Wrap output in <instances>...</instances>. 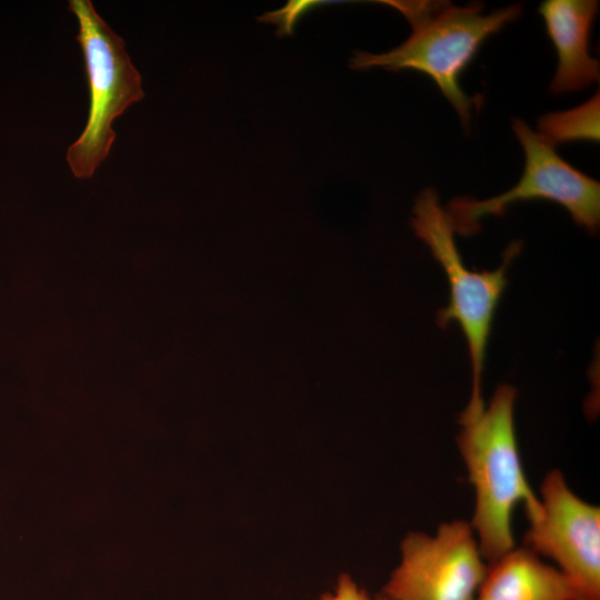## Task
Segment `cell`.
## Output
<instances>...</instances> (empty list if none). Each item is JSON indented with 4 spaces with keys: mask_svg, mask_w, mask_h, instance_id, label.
Masks as SVG:
<instances>
[{
    "mask_svg": "<svg viewBox=\"0 0 600 600\" xmlns=\"http://www.w3.org/2000/svg\"><path fill=\"white\" fill-rule=\"evenodd\" d=\"M516 397L514 387L500 384L488 407L459 419L457 444L476 494L470 524L488 563L516 547L511 517L517 504H523L530 522L541 512L539 496L527 480L519 453Z\"/></svg>",
    "mask_w": 600,
    "mask_h": 600,
    "instance_id": "obj_1",
    "label": "cell"
},
{
    "mask_svg": "<svg viewBox=\"0 0 600 600\" xmlns=\"http://www.w3.org/2000/svg\"><path fill=\"white\" fill-rule=\"evenodd\" d=\"M400 11L412 27L410 37L389 52L356 51L350 67L388 70L412 69L429 76L467 126L479 103L460 87L459 77L491 34L516 20L522 11L513 4L483 14L481 3L463 7L444 1H381Z\"/></svg>",
    "mask_w": 600,
    "mask_h": 600,
    "instance_id": "obj_2",
    "label": "cell"
},
{
    "mask_svg": "<svg viewBox=\"0 0 600 600\" xmlns=\"http://www.w3.org/2000/svg\"><path fill=\"white\" fill-rule=\"evenodd\" d=\"M413 212L412 228L443 268L449 283V303L438 312L437 323L446 328L456 321L468 342L472 386L470 401L462 414L472 416L484 407L481 384L492 320L507 286L508 268L522 244L520 241L510 243L496 270L473 271L462 261L451 222L433 189L428 188L419 194Z\"/></svg>",
    "mask_w": 600,
    "mask_h": 600,
    "instance_id": "obj_3",
    "label": "cell"
},
{
    "mask_svg": "<svg viewBox=\"0 0 600 600\" xmlns=\"http://www.w3.org/2000/svg\"><path fill=\"white\" fill-rule=\"evenodd\" d=\"M74 14L89 90L87 123L67 150V162L78 179H89L108 157L116 139L112 122L144 92L124 40L98 14L90 0H69Z\"/></svg>",
    "mask_w": 600,
    "mask_h": 600,
    "instance_id": "obj_4",
    "label": "cell"
},
{
    "mask_svg": "<svg viewBox=\"0 0 600 600\" xmlns=\"http://www.w3.org/2000/svg\"><path fill=\"white\" fill-rule=\"evenodd\" d=\"M512 129L524 152L521 179L512 189L487 200L451 201L446 212L453 231L473 236L480 231L479 220L483 217L502 216L508 206L518 201L541 199L561 204L578 226L596 234L600 222V183L564 161L524 121L514 119Z\"/></svg>",
    "mask_w": 600,
    "mask_h": 600,
    "instance_id": "obj_5",
    "label": "cell"
},
{
    "mask_svg": "<svg viewBox=\"0 0 600 600\" xmlns=\"http://www.w3.org/2000/svg\"><path fill=\"white\" fill-rule=\"evenodd\" d=\"M400 550L381 592L389 600H474L488 569L466 520L442 522L434 534L409 532Z\"/></svg>",
    "mask_w": 600,
    "mask_h": 600,
    "instance_id": "obj_6",
    "label": "cell"
},
{
    "mask_svg": "<svg viewBox=\"0 0 600 600\" xmlns=\"http://www.w3.org/2000/svg\"><path fill=\"white\" fill-rule=\"evenodd\" d=\"M539 500L523 547L553 560L588 600H600V508L577 496L557 469L542 479Z\"/></svg>",
    "mask_w": 600,
    "mask_h": 600,
    "instance_id": "obj_7",
    "label": "cell"
},
{
    "mask_svg": "<svg viewBox=\"0 0 600 600\" xmlns=\"http://www.w3.org/2000/svg\"><path fill=\"white\" fill-rule=\"evenodd\" d=\"M594 0H547L539 7L558 54L553 93L582 90L599 80V61L589 54V34L598 11Z\"/></svg>",
    "mask_w": 600,
    "mask_h": 600,
    "instance_id": "obj_8",
    "label": "cell"
},
{
    "mask_svg": "<svg viewBox=\"0 0 600 600\" xmlns=\"http://www.w3.org/2000/svg\"><path fill=\"white\" fill-rule=\"evenodd\" d=\"M474 600H588L556 566L527 547L488 564Z\"/></svg>",
    "mask_w": 600,
    "mask_h": 600,
    "instance_id": "obj_9",
    "label": "cell"
},
{
    "mask_svg": "<svg viewBox=\"0 0 600 600\" xmlns=\"http://www.w3.org/2000/svg\"><path fill=\"white\" fill-rule=\"evenodd\" d=\"M599 92L582 104L550 112L538 121L539 138L550 147L570 141H599Z\"/></svg>",
    "mask_w": 600,
    "mask_h": 600,
    "instance_id": "obj_10",
    "label": "cell"
},
{
    "mask_svg": "<svg viewBox=\"0 0 600 600\" xmlns=\"http://www.w3.org/2000/svg\"><path fill=\"white\" fill-rule=\"evenodd\" d=\"M328 3H334V1L292 0L288 1L283 8L272 12H267L259 17V20L267 23L277 24L278 33L280 36H290L297 21L303 13L311 8Z\"/></svg>",
    "mask_w": 600,
    "mask_h": 600,
    "instance_id": "obj_11",
    "label": "cell"
},
{
    "mask_svg": "<svg viewBox=\"0 0 600 600\" xmlns=\"http://www.w3.org/2000/svg\"><path fill=\"white\" fill-rule=\"evenodd\" d=\"M319 600H371L367 591L347 573L338 578L333 592L324 593Z\"/></svg>",
    "mask_w": 600,
    "mask_h": 600,
    "instance_id": "obj_12",
    "label": "cell"
},
{
    "mask_svg": "<svg viewBox=\"0 0 600 600\" xmlns=\"http://www.w3.org/2000/svg\"><path fill=\"white\" fill-rule=\"evenodd\" d=\"M373 600H389L387 597H384L382 593L377 594Z\"/></svg>",
    "mask_w": 600,
    "mask_h": 600,
    "instance_id": "obj_13",
    "label": "cell"
}]
</instances>
